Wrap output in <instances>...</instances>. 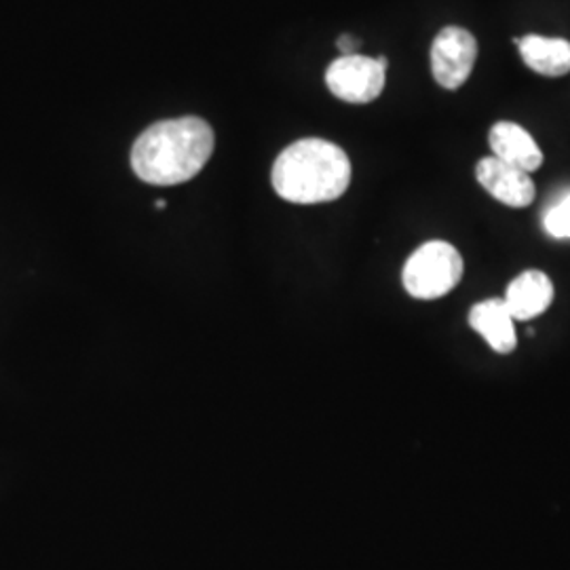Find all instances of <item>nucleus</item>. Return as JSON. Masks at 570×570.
Masks as SVG:
<instances>
[{
  "mask_svg": "<svg viewBox=\"0 0 570 570\" xmlns=\"http://www.w3.org/2000/svg\"><path fill=\"white\" fill-rule=\"evenodd\" d=\"M214 153V131L199 117L155 122L131 148L136 176L153 186L193 180Z\"/></svg>",
  "mask_w": 570,
  "mask_h": 570,
  "instance_id": "1",
  "label": "nucleus"
},
{
  "mask_svg": "<svg viewBox=\"0 0 570 570\" xmlns=\"http://www.w3.org/2000/svg\"><path fill=\"white\" fill-rule=\"evenodd\" d=\"M273 188L289 204H327L343 197L351 184L345 150L322 138L287 146L273 165Z\"/></svg>",
  "mask_w": 570,
  "mask_h": 570,
  "instance_id": "2",
  "label": "nucleus"
},
{
  "mask_svg": "<svg viewBox=\"0 0 570 570\" xmlns=\"http://www.w3.org/2000/svg\"><path fill=\"white\" fill-rule=\"evenodd\" d=\"M469 326L489 343L492 351L501 355H508L518 345L515 320L499 298H490L473 306L469 313Z\"/></svg>",
  "mask_w": 570,
  "mask_h": 570,
  "instance_id": "9",
  "label": "nucleus"
},
{
  "mask_svg": "<svg viewBox=\"0 0 570 570\" xmlns=\"http://www.w3.org/2000/svg\"><path fill=\"white\" fill-rule=\"evenodd\" d=\"M475 178L497 202L510 207H529L534 202V184L530 174L503 164L497 157H487L475 167Z\"/></svg>",
  "mask_w": 570,
  "mask_h": 570,
  "instance_id": "6",
  "label": "nucleus"
},
{
  "mask_svg": "<svg viewBox=\"0 0 570 570\" xmlns=\"http://www.w3.org/2000/svg\"><path fill=\"white\" fill-rule=\"evenodd\" d=\"M155 207H157V209H165V207H167V204H165L164 199H159V202L155 204Z\"/></svg>",
  "mask_w": 570,
  "mask_h": 570,
  "instance_id": "13",
  "label": "nucleus"
},
{
  "mask_svg": "<svg viewBox=\"0 0 570 570\" xmlns=\"http://www.w3.org/2000/svg\"><path fill=\"white\" fill-rule=\"evenodd\" d=\"M553 284L543 271H527L511 282L503 303L515 322H530L553 303Z\"/></svg>",
  "mask_w": 570,
  "mask_h": 570,
  "instance_id": "8",
  "label": "nucleus"
},
{
  "mask_svg": "<svg viewBox=\"0 0 570 570\" xmlns=\"http://www.w3.org/2000/svg\"><path fill=\"white\" fill-rule=\"evenodd\" d=\"M404 287L419 301H435L452 292L463 277V258L454 245L429 242L404 266Z\"/></svg>",
  "mask_w": 570,
  "mask_h": 570,
  "instance_id": "3",
  "label": "nucleus"
},
{
  "mask_svg": "<svg viewBox=\"0 0 570 570\" xmlns=\"http://www.w3.org/2000/svg\"><path fill=\"white\" fill-rule=\"evenodd\" d=\"M489 142L499 161L513 165L527 174L537 171L543 165V153L539 144L518 122L499 121L492 125Z\"/></svg>",
  "mask_w": 570,
  "mask_h": 570,
  "instance_id": "7",
  "label": "nucleus"
},
{
  "mask_svg": "<svg viewBox=\"0 0 570 570\" xmlns=\"http://www.w3.org/2000/svg\"><path fill=\"white\" fill-rule=\"evenodd\" d=\"M336 45H338V49L343 51V56H353L360 42L355 41L351 35H343V37H338Z\"/></svg>",
  "mask_w": 570,
  "mask_h": 570,
  "instance_id": "12",
  "label": "nucleus"
},
{
  "mask_svg": "<svg viewBox=\"0 0 570 570\" xmlns=\"http://www.w3.org/2000/svg\"><path fill=\"white\" fill-rule=\"evenodd\" d=\"M520 56L530 70L543 77H564L570 72V42L529 35L518 42Z\"/></svg>",
  "mask_w": 570,
  "mask_h": 570,
  "instance_id": "10",
  "label": "nucleus"
},
{
  "mask_svg": "<svg viewBox=\"0 0 570 570\" xmlns=\"http://www.w3.org/2000/svg\"><path fill=\"white\" fill-rule=\"evenodd\" d=\"M546 230L556 239H570V193L558 204L550 207L543 220Z\"/></svg>",
  "mask_w": 570,
  "mask_h": 570,
  "instance_id": "11",
  "label": "nucleus"
},
{
  "mask_svg": "<svg viewBox=\"0 0 570 570\" xmlns=\"http://www.w3.org/2000/svg\"><path fill=\"white\" fill-rule=\"evenodd\" d=\"M478 60L475 37L459 26L444 28L431 45V72L444 89H459L468 82Z\"/></svg>",
  "mask_w": 570,
  "mask_h": 570,
  "instance_id": "5",
  "label": "nucleus"
},
{
  "mask_svg": "<svg viewBox=\"0 0 570 570\" xmlns=\"http://www.w3.org/2000/svg\"><path fill=\"white\" fill-rule=\"evenodd\" d=\"M387 58H366L360 53L332 61L326 70L327 89L343 102H374L387 79Z\"/></svg>",
  "mask_w": 570,
  "mask_h": 570,
  "instance_id": "4",
  "label": "nucleus"
}]
</instances>
